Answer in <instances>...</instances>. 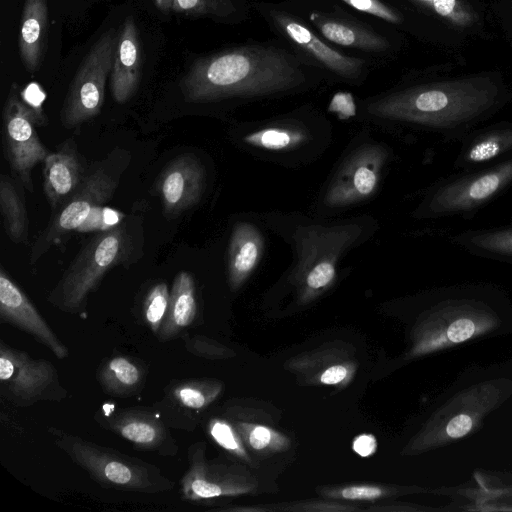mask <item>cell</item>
<instances>
[{
  "label": "cell",
  "mask_w": 512,
  "mask_h": 512,
  "mask_svg": "<svg viewBox=\"0 0 512 512\" xmlns=\"http://www.w3.org/2000/svg\"><path fill=\"white\" fill-rule=\"evenodd\" d=\"M305 76L294 58L261 46H245L196 60L180 81L185 101L206 103L256 97L301 85Z\"/></svg>",
  "instance_id": "6da1fadb"
},
{
  "label": "cell",
  "mask_w": 512,
  "mask_h": 512,
  "mask_svg": "<svg viewBox=\"0 0 512 512\" xmlns=\"http://www.w3.org/2000/svg\"><path fill=\"white\" fill-rule=\"evenodd\" d=\"M499 89L488 77H469L417 86L374 101L368 111L378 117L433 127L469 121L496 104Z\"/></svg>",
  "instance_id": "7a4b0ae2"
},
{
  "label": "cell",
  "mask_w": 512,
  "mask_h": 512,
  "mask_svg": "<svg viewBox=\"0 0 512 512\" xmlns=\"http://www.w3.org/2000/svg\"><path fill=\"white\" fill-rule=\"evenodd\" d=\"M144 228L137 211L125 216L116 226L99 231L80 249L47 301L68 314H83L90 294L108 271L116 266L128 267L143 255Z\"/></svg>",
  "instance_id": "3957f363"
},
{
  "label": "cell",
  "mask_w": 512,
  "mask_h": 512,
  "mask_svg": "<svg viewBox=\"0 0 512 512\" xmlns=\"http://www.w3.org/2000/svg\"><path fill=\"white\" fill-rule=\"evenodd\" d=\"M48 433L56 446L102 487L144 494L174 488L175 483L149 462L58 428L50 427Z\"/></svg>",
  "instance_id": "277c9868"
},
{
  "label": "cell",
  "mask_w": 512,
  "mask_h": 512,
  "mask_svg": "<svg viewBox=\"0 0 512 512\" xmlns=\"http://www.w3.org/2000/svg\"><path fill=\"white\" fill-rule=\"evenodd\" d=\"M130 161L131 153L116 147L88 168L80 186L53 211L48 224L38 235L30 250V264L36 263L71 232L77 231L94 209L112 199Z\"/></svg>",
  "instance_id": "5b68a950"
},
{
  "label": "cell",
  "mask_w": 512,
  "mask_h": 512,
  "mask_svg": "<svg viewBox=\"0 0 512 512\" xmlns=\"http://www.w3.org/2000/svg\"><path fill=\"white\" fill-rule=\"evenodd\" d=\"M119 36L120 32L117 33L114 28L105 31L81 63L60 112V121L64 128L74 129L100 113Z\"/></svg>",
  "instance_id": "8992f818"
},
{
  "label": "cell",
  "mask_w": 512,
  "mask_h": 512,
  "mask_svg": "<svg viewBox=\"0 0 512 512\" xmlns=\"http://www.w3.org/2000/svg\"><path fill=\"white\" fill-rule=\"evenodd\" d=\"M2 395L19 407L41 401L60 402L67 397L55 366L46 359L32 358L0 340Z\"/></svg>",
  "instance_id": "52a82bcc"
},
{
  "label": "cell",
  "mask_w": 512,
  "mask_h": 512,
  "mask_svg": "<svg viewBox=\"0 0 512 512\" xmlns=\"http://www.w3.org/2000/svg\"><path fill=\"white\" fill-rule=\"evenodd\" d=\"M2 116L6 159L22 185L32 192V170L43 163L50 151L42 144L35 129L42 122L22 99L16 83L10 87Z\"/></svg>",
  "instance_id": "ba28073f"
},
{
  "label": "cell",
  "mask_w": 512,
  "mask_h": 512,
  "mask_svg": "<svg viewBox=\"0 0 512 512\" xmlns=\"http://www.w3.org/2000/svg\"><path fill=\"white\" fill-rule=\"evenodd\" d=\"M95 421L107 431L131 443L139 451L175 456L178 445L154 408L120 407L103 403L94 414Z\"/></svg>",
  "instance_id": "9c48e42d"
},
{
  "label": "cell",
  "mask_w": 512,
  "mask_h": 512,
  "mask_svg": "<svg viewBox=\"0 0 512 512\" xmlns=\"http://www.w3.org/2000/svg\"><path fill=\"white\" fill-rule=\"evenodd\" d=\"M386 151L379 146H365L343 163L325 194V203L340 207L359 202L377 188Z\"/></svg>",
  "instance_id": "30bf717a"
},
{
  "label": "cell",
  "mask_w": 512,
  "mask_h": 512,
  "mask_svg": "<svg viewBox=\"0 0 512 512\" xmlns=\"http://www.w3.org/2000/svg\"><path fill=\"white\" fill-rule=\"evenodd\" d=\"M0 321L31 335L56 358L68 357L69 350L36 309L24 291L0 268Z\"/></svg>",
  "instance_id": "8fae6325"
},
{
  "label": "cell",
  "mask_w": 512,
  "mask_h": 512,
  "mask_svg": "<svg viewBox=\"0 0 512 512\" xmlns=\"http://www.w3.org/2000/svg\"><path fill=\"white\" fill-rule=\"evenodd\" d=\"M512 181V159L485 172L463 178L440 188L429 207L432 213L473 209L486 202Z\"/></svg>",
  "instance_id": "7c38bea8"
},
{
  "label": "cell",
  "mask_w": 512,
  "mask_h": 512,
  "mask_svg": "<svg viewBox=\"0 0 512 512\" xmlns=\"http://www.w3.org/2000/svg\"><path fill=\"white\" fill-rule=\"evenodd\" d=\"M220 390L221 385L211 379L174 380L154 409L169 427L190 431L196 425L195 415L206 409Z\"/></svg>",
  "instance_id": "4fadbf2b"
},
{
  "label": "cell",
  "mask_w": 512,
  "mask_h": 512,
  "mask_svg": "<svg viewBox=\"0 0 512 512\" xmlns=\"http://www.w3.org/2000/svg\"><path fill=\"white\" fill-rule=\"evenodd\" d=\"M205 187V170L192 154L174 158L162 171L157 182L166 217H177L195 206Z\"/></svg>",
  "instance_id": "5bb4252c"
},
{
  "label": "cell",
  "mask_w": 512,
  "mask_h": 512,
  "mask_svg": "<svg viewBox=\"0 0 512 512\" xmlns=\"http://www.w3.org/2000/svg\"><path fill=\"white\" fill-rule=\"evenodd\" d=\"M188 469L181 478L182 498L191 502L206 501L240 492L231 470L205 458V444L188 448Z\"/></svg>",
  "instance_id": "9a60e30c"
},
{
  "label": "cell",
  "mask_w": 512,
  "mask_h": 512,
  "mask_svg": "<svg viewBox=\"0 0 512 512\" xmlns=\"http://www.w3.org/2000/svg\"><path fill=\"white\" fill-rule=\"evenodd\" d=\"M87 170L74 139H67L43 161V189L52 209H58L80 186Z\"/></svg>",
  "instance_id": "2e32d148"
},
{
  "label": "cell",
  "mask_w": 512,
  "mask_h": 512,
  "mask_svg": "<svg viewBox=\"0 0 512 512\" xmlns=\"http://www.w3.org/2000/svg\"><path fill=\"white\" fill-rule=\"evenodd\" d=\"M142 49L137 26L132 17L125 19L120 31L110 76L114 100L123 104L136 92L141 76Z\"/></svg>",
  "instance_id": "e0dca14e"
},
{
  "label": "cell",
  "mask_w": 512,
  "mask_h": 512,
  "mask_svg": "<svg viewBox=\"0 0 512 512\" xmlns=\"http://www.w3.org/2000/svg\"><path fill=\"white\" fill-rule=\"evenodd\" d=\"M272 18L293 43L334 73L344 78H356L360 74L363 60L345 56L332 49L303 24L287 14L273 12Z\"/></svg>",
  "instance_id": "ac0fdd59"
},
{
  "label": "cell",
  "mask_w": 512,
  "mask_h": 512,
  "mask_svg": "<svg viewBox=\"0 0 512 512\" xmlns=\"http://www.w3.org/2000/svg\"><path fill=\"white\" fill-rule=\"evenodd\" d=\"M197 315L196 287L193 276L179 272L172 283L165 318L159 328V341L166 342L178 337L194 322Z\"/></svg>",
  "instance_id": "d6986e66"
},
{
  "label": "cell",
  "mask_w": 512,
  "mask_h": 512,
  "mask_svg": "<svg viewBox=\"0 0 512 512\" xmlns=\"http://www.w3.org/2000/svg\"><path fill=\"white\" fill-rule=\"evenodd\" d=\"M147 369L138 359L117 355L103 359L96 378L103 392L117 398L140 393L146 382Z\"/></svg>",
  "instance_id": "ffe728a7"
},
{
  "label": "cell",
  "mask_w": 512,
  "mask_h": 512,
  "mask_svg": "<svg viewBox=\"0 0 512 512\" xmlns=\"http://www.w3.org/2000/svg\"><path fill=\"white\" fill-rule=\"evenodd\" d=\"M19 33L23 65L33 73L42 63L48 34L47 0H25Z\"/></svg>",
  "instance_id": "44dd1931"
},
{
  "label": "cell",
  "mask_w": 512,
  "mask_h": 512,
  "mask_svg": "<svg viewBox=\"0 0 512 512\" xmlns=\"http://www.w3.org/2000/svg\"><path fill=\"white\" fill-rule=\"evenodd\" d=\"M263 248L259 231L248 223L237 224L230 238L228 253L229 282L238 288L257 266Z\"/></svg>",
  "instance_id": "7402d4cb"
},
{
  "label": "cell",
  "mask_w": 512,
  "mask_h": 512,
  "mask_svg": "<svg viewBox=\"0 0 512 512\" xmlns=\"http://www.w3.org/2000/svg\"><path fill=\"white\" fill-rule=\"evenodd\" d=\"M0 208L7 237L14 243H27L29 220L25 201L16 182L8 175L0 179Z\"/></svg>",
  "instance_id": "603a6c76"
},
{
  "label": "cell",
  "mask_w": 512,
  "mask_h": 512,
  "mask_svg": "<svg viewBox=\"0 0 512 512\" xmlns=\"http://www.w3.org/2000/svg\"><path fill=\"white\" fill-rule=\"evenodd\" d=\"M317 25L325 38L336 44L368 51H385L387 41L379 35L333 20L317 21Z\"/></svg>",
  "instance_id": "cb8c5ba5"
},
{
  "label": "cell",
  "mask_w": 512,
  "mask_h": 512,
  "mask_svg": "<svg viewBox=\"0 0 512 512\" xmlns=\"http://www.w3.org/2000/svg\"><path fill=\"white\" fill-rule=\"evenodd\" d=\"M306 137L305 132L299 129L269 126L249 133L244 142L267 150H284L298 146Z\"/></svg>",
  "instance_id": "d4e9b609"
},
{
  "label": "cell",
  "mask_w": 512,
  "mask_h": 512,
  "mask_svg": "<svg viewBox=\"0 0 512 512\" xmlns=\"http://www.w3.org/2000/svg\"><path fill=\"white\" fill-rule=\"evenodd\" d=\"M170 292L165 282L155 283L147 291L142 304V319L145 325L157 335L165 318Z\"/></svg>",
  "instance_id": "484cf974"
},
{
  "label": "cell",
  "mask_w": 512,
  "mask_h": 512,
  "mask_svg": "<svg viewBox=\"0 0 512 512\" xmlns=\"http://www.w3.org/2000/svg\"><path fill=\"white\" fill-rule=\"evenodd\" d=\"M510 148H512V130L494 131L476 141L469 148L466 160L470 163L486 162Z\"/></svg>",
  "instance_id": "4316f807"
},
{
  "label": "cell",
  "mask_w": 512,
  "mask_h": 512,
  "mask_svg": "<svg viewBox=\"0 0 512 512\" xmlns=\"http://www.w3.org/2000/svg\"><path fill=\"white\" fill-rule=\"evenodd\" d=\"M430 7L436 14L460 27H470L477 21L473 9L460 0H417Z\"/></svg>",
  "instance_id": "83f0119b"
},
{
  "label": "cell",
  "mask_w": 512,
  "mask_h": 512,
  "mask_svg": "<svg viewBox=\"0 0 512 512\" xmlns=\"http://www.w3.org/2000/svg\"><path fill=\"white\" fill-rule=\"evenodd\" d=\"M172 11L193 16H227L234 11L230 0H172Z\"/></svg>",
  "instance_id": "f1b7e54d"
},
{
  "label": "cell",
  "mask_w": 512,
  "mask_h": 512,
  "mask_svg": "<svg viewBox=\"0 0 512 512\" xmlns=\"http://www.w3.org/2000/svg\"><path fill=\"white\" fill-rule=\"evenodd\" d=\"M208 431L219 446L237 456L246 457V452L237 433L228 422L221 419H212L208 424Z\"/></svg>",
  "instance_id": "f546056e"
},
{
  "label": "cell",
  "mask_w": 512,
  "mask_h": 512,
  "mask_svg": "<svg viewBox=\"0 0 512 512\" xmlns=\"http://www.w3.org/2000/svg\"><path fill=\"white\" fill-rule=\"evenodd\" d=\"M471 243L489 252L512 255V228L475 235Z\"/></svg>",
  "instance_id": "4dcf8cb0"
},
{
  "label": "cell",
  "mask_w": 512,
  "mask_h": 512,
  "mask_svg": "<svg viewBox=\"0 0 512 512\" xmlns=\"http://www.w3.org/2000/svg\"><path fill=\"white\" fill-rule=\"evenodd\" d=\"M125 217L119 211L100 206L94 209L77 231L108 230L119 224Z\"/></svg>",
  "instance_id": "1f68e13d"
},
{
  "label": "cell",
  "mask_w": 512,
  "mask_h": 512,
  "mask_svg": "<svg viewBox=\"0 0 512 512\" xmlns=\"http://www.w3.org/2000/svg\"><path fill=\"white\" fill-rule=\"evenodd\" d=\"M181 338L186 350L193 355L215 359L224 357L226 354L225 348L203 336L196 335L191 337L188 333H184Z\"/></svg>",
  "instance_id": "d6a6232c"
},
{
  "label": "cell",
  "mask_w": 512,
  "mask_h": 512,
  "mask_svg": "<svg viewBox=\"0 0 512 512\" xmlns=\"http://www.w3.org/2000/svg\"><path fill=\"white\" fill-rule=\"evenodd\" d=\"M335 277L334 263L320 260L307 274L306 285L311 290H320L328 286Z\"/></svg>",
  "instance_id": "836d02e7"
},
{
  "label": "cell",
  "mask_w": 512,
  "mask_h": 512,
  "mask_svg": "<svg viewBox=\"0 0 512 512\" xmlns=\"http://www.w3.org/2000/svg\"><path fill=\"white\" fill-rule=\"evenodd\" d=\"M353 8L372 14L392 23H398L401 20L400 15L383 4L380 0H343Z\"/></svg>",
  "instance_id": "e575fe53"
},
{
  "label": "cell",
  "mask_w": 512,
  "mask_h": 512,
  "mask_svg": "<svg viewBox=\"0 0 512 512\" xmlns=\"http://www.w3.org/2000/svg\"><path fill=\"white\" fill-rule=\"evenodd\" d=\"M478 331V325L471 317H460L450 323L446 331V339L450 343H461L472 336Z\"/></svg>",
  "instance_id": "d590c367"
},
{
  "label": "cell",
  "mask_w": 512,
  "mask_h": 512,
  "mask_svg": "<svg viewBox=\"0 0 512 512\" xmlns=\"http://www.w3.org/2000/svg\"><path fill=\"white\" fill-rule=\"evenodd\" d=\"M385 491L373 485H353L337 490L331 495L333 497L349 500H374L383 497Z\"/></svg>",
  "instance_id": "8d00e7d4"
},
{
  "label": "cell",
  "mask_w": 512,
  "mask_h": 512,
  "mask_svg": "<svg viewBox=\"0 0 512 512\" xmlns=\"http://www.w3.org/2000/svg\"><path fill=\"white\" fill-rule=\"evenodd\" d=\"M247 431V441L256 450H263L273 443H282V437L270 428L257 425L250 427Z\"/></svg>",
  "instance_id": "74e56055"
},
{
  "label": "cell",
  "mask_w": 512,
  "mask_h": 512,
  "mask_svg": "<svg viewBox=\"0 0 512 512\" xmlns=\"http://www.w3.org/2000/svg\"><path fill=\"white\" fill-rule=\"evenodd\" d=\"M21 97L25 103L33 109L42 124L45 122V117L42 112V103L45 99V94L37 83H30L21 92Z\"/></svg>",
  "instance_id": "f35d334b"
},
{
  "label": "cell",
  "mask_w": 512,
  "mask_h": 512,
  "mask_svg": "<svg viewBox=\"0 0 512 512\" xmlns=\"http://www.w3.org/2000/svg\"><path fill=\"white\" fill-rule=\"evenodd\" d=\"M473 427V419L467 414H459L451 418L446 426V434L452 439L467 435Z\"/></svg>",
  "instance_id": "ab89813d"
},
{
  "label": "cell",
  "mask_w": 512,
  "mask_h": 512,
  "mask_svg": "<svg viewBox=\"0 0 512 512\" xmlns=\"http://www.w3.org/2000/svg\"><path fill=\"white\" fill-rule=\"evenodd\" d=\"M377 448L376 439L370 434H361L353 441V450L361 457L371 456Z\"/></svg>",
  "instance_id": "60d3db41"
},
{
  "label": "cell",
  "mask_w": 512,
  "mask_h": 512,
  "mask_svg": "<svg viewBox=\"0 0 512 512\" xmlns=\"http://www.w3.org/2000/svg\"><path fill=\"white\" fill-rule=\"evenodd\" d=\"M330 108L340 115L349 117L354 114L355 106L350 94L339 93L333 98Z\"/></svg>",
  "instance_id": "b9f144b4"
},
{
  "label": "cell",
  "mask_w": 512,
  "mask_h": 512,
  "mask_svg": "<svg viewBox=\"0 0 512 512\" xmlns=\"http://www.w3.org/2000/svg\"><path fill=\"white\" fill-rule=\"evenodd\" d=\"M348 371L346 367L342 365H335L326 369L321 377L320 381L326 385H334L340 383L347 377Z\"/></svg>",
  "instance_id": "7bdbcfd3"
},
{
  "label": "cell",
  "mask_w": 512,
  "mask_h": 512,
  "mask_svg": "<svg viewBox=\"0 0 512 512\" xmlns=\"http://www.w3.org/2000/svg\"><path fill=\"white\" fill-rule=\"evenodd\" d=\"M155 4V6L165 12H171L172 11V0H152Z\"/></svg>",
  "instance_id": "ee69618b"
}]
</instances>
